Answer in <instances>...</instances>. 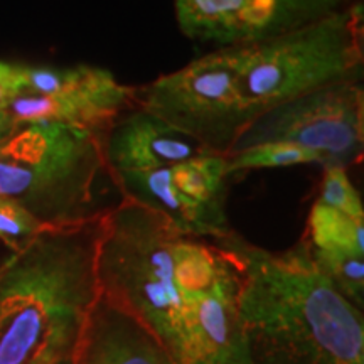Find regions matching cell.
<instances>
[{
    "mask_svg": "<svg viewBox=\"0 0 364 364\" xmlns=\"http://www.w3.org/2000/svg\"><path fill=\"white\" fill-rule=\"evenodd\" d=\"M122 199L167 218L182 233L218 240L233 231L226 209L211 208L191 199L171 181L169 167L147 172H127L110 177Z\"/></svg>",
    "mask_w": 364,
    "mask_h": 364,
    "instance_id": "cell-12",
    "label": "cell"
},
{
    "mask_svg": "<svg viewBox=\"0 0 364 364\" xmlns=\"http://www.w3.org/2000/svg\"><path fill=\"white\" fill-rule=\"evenodd\" d=\"M44 228L48 226L41 225L19 203L9 198H0V241L12 250V253L27 247Z\"/></svg>",
    "mask_w": 364,
    "mask_h": 364,
    "instance_id": "cell-17",
    "label": "cell"
},
{
    "mask_svg": "<svg viewBox=\"0 0 364 364\" xmlns=\"http://www.w3.org/2000/svg\"><path fill=\"white\" fill-rule=\"evenodd\" d=\"M9 75L17 97L6 110L19 125L54 122L100 139L118 115L136 103L134 86L120 83L107 68L11 63Z\"/></svg>",
    "mask_w": 364,
    "mask_h": 364,
    "instance_id": "cell-8",
    "label": "cell"
},
{
    "mask_svg": "<svg viewBox=\"0 0 364 364\" xmlns=\"http://www.w3.org/2000/svg\"><path fill=\"white\" fill-rule=\"evenodd\" d=\"M171 181L181 193L211 208L226 209L228 162L226 156L204 152L169 167Z\"/></svg>",
    "mask_w": 364,
    "mask_h": 364,
    "instance_id": "cell-13",
    "label": "cell"
},
{
    "mask_svg": "<svg viewBox=\"0 0 364 364\" xmlns=\"http://www.w3.org/2000/svg\"><path fill=\"white\" fill-rule=\"evenodd\" d=\"M108 176L147 172L176 166L208 152L191 136L134 105L100 136Z\"/></svg>",
    "mask_w": 364,
    "mask_h": 364,
    "instance_id": "cell-10",
    "label": "cell"
},
{
    "mask_svg": "<svg viewBox=\"0 0 364 364\" xmlns=\"http://www.w3.org/2000/svg\"><path fill=\"white\" fill-rule=\"evenodd\" d=\"M110 177L97 135L54 122L22 124L0 142V198L14 199L43 226L102 216L100 182Z\"/></svg>",
    "mask_w": 364,
    "mask_h": 364,
    "instance_id": "cell-4",
    "label": "cell"
},
{
    "mask_svg": "<svg viewBox=\"0 0 364 364\" xmlns=\"http://www.w3.org/2000/svg\"><path fill=\"white\" fill-rule=\"evenodd\" d=\"M63 364H73L71 361H66V363H63Z\"/></svg>",
    "mask_w": 364,
    "mask_h": 364,
    "instance_id": "cell-20",
    "label": "cell"
},
{
    "mask_svg": "<svg viewBox=\"0 0 364 364\" xmlns=\"http://www.w3.org/2000/svg\"><path fill=\"white\" fill-rule=\"evenodd\" d=\"M228 176L258 169H279V167L318 164L324 167V157L311 149L285 142H268L231 152L226 156Z\"/></svg>",
    "mask_w": 364,
    "mask_h": 364,
    "instance_id": "cell-15",
    "label": "cell"
},
{
    "mask_svg": "<svg viewBox=\"0 0 364 364\" xmlns=\"http://www.w3.org/2000/svg\"><path fill=\"white\" fill-rule=\"evenodd\" d=\"M17 127L19 124L9 115L7 110H0V142L11 136L17 130Z\"/></svg>",
    "mask_w": 364,
    "mask_h": 364,
    "instance_id": "cell-18",
    "label": "cell"
},
{
    "mask_svg": "<svg viewBox=\"0 0 364 364\" xmlns=\"http://www.w3.org/2000/svg\"><path fill=\"white\" fill-rule=\"evenodd\" d=\"M100 294L144 326L176 364H188L204 317L240 295L241 263L216 241L182 233L122 199L103 216Z\"/></svg>",
    "mask_w": 364,
    "mask_h": 364,
    "instance_id": "cell-1",
    "label": "cell"
},
{
    "mask_svg": "<svg viewBox=\"0 0 364 364\" xmlns=\"http://www.w3.org/2000/svg\"><path fill=\"white\" fill-rule=\"evenodd\" d=\"M317 201L353 218V220L364 221L361 196L349 179L348 171L343 167H326Z\"/></svg>",
    "mask_w": 364,
    "mask_h": 364,
    "instance_id": "cell-16",
    "label": "cell"
},
{
    "mask_svg": "<svg viewBox=\"0 0 364 364\" xmlns=\"http://www.w3.org/2000/svg\"><path fill=\"white\" fill-rule=\"evenodd\" d=\"M268 142L311 149L324 157V169L356 166L364 154L363 80L324 86L268 108L241 132L231 152Z\"/></svg>",
    "mask_w": 364,
    "mask_h": 364,
    "instance_id": "cell-7",
    "label": "cell"
},
{
    "mask_svg": "<svg viewBox=\"0 0 364 364\" xmlns=\"http://www.w3.org/2000/svg\"><path fill=\"white\" fill-rule=\"evenodd\" d=\"M14 97H16V95H14V91L9 88V86L4 85L2 81H0V110H6L7 105L12 102Z\"/></svg>",
    "mask_w": 364,
    "mask_h": 364,
    "instance_id": "cell-19",
    "label": "cell"
},
{
    "mask_svg": "<svg viewBox=\"0 0 364 364\" xmlns=\"http://www.w3.org/2000/svg\"><path fill=\"white\" fill-rule=\"evenodd\" d=\"M364 221L336 211L321 201L312 204L304 240L312 252L364 257Z\"/></svg>",
    "mask_w": 364,
    "mask_h": 364,
    "instance_id": "cell-14",
    "label": "cell"
},
{
    "mask_svg": "<svg viewBox=\"0 0 364 364\" xmlns=\"http://www.w3.org/2000/svg\"><path fill=\"white\" fill-rule=\"evenodd\" d=\"M240 65L241 46L209 49L135 88V102L208 152L228 156L252 122L240 88Z\"/></svg>",
    "mask_w": 364,
    "mask_h": 364,
    "instance_id": "cell-6",
    "label": "cell"
},
{
    "mask_svg": "<svg viewBox=\"0 0 364 364\" xmlns=\"http://www.w3.org/2000/svg\"><path fill=\"white\" fill-rule=\"evenodd\" d=\"M356 0H172L182 36L211 49L253 46L312 24Z\"/></svg>",
    "mask_w": 364,
    "mask_h": 364,
    "instance_id": "cell-9",
    "label": "cell"
},
{
    "mask_svg": "<svg viewBox=\"0 0 364 364\" xmlns=\"http://www.w3.org/2000/svg\"><path fill=\"white\" fill-rule=\"evenodd\" d=\"M73 364H176L134 317L100 294Z\"/></svg>",
    "mask_w": 364,
    "mask_h": 364,
    "instance_id": "cell-11",
    "label": "cell"
},
{
    "mask_svg": "<svg viewBox=\"0 0 364 364\" xmlns=\"http://www.w3.org/2000/svg\"><path fill=\"white\" fill-rule=\"evenodd\" d=\"M213 241L241 263L247 364H364L363 311L318 270L304 236L279 253L235 230Z\"/></svg>",
    "mask_w": 364,
    "mask_h": 364,
    "instance_id": "cell-2",
    "label": "cell"
},
{
    "mask_svg": "<svg viewBox=\"0 0 364 364\" xmlns=\"http://www.w3.org/2000/svg\"><path fill=\"white\" fill-rule=\"evenodd\" d=\"M103 216L44 228L0 265V364L71 361L100 299Z\"/></svg>",
    "mask_w": 364,
    "mask_h": 364,
    "instance_id": "cell-3",
    "label": "cell"
},
{
    "mask_svg": "<svg viewBox=\"0 0 364 364\" xmlns=\"http://www.w3.org/2000/svg\"><path fill=\"white\" fill-rule=\"evenodd\" d=\"M363 75V0L279 38L241 46L240 88L252 120L289 100Z\"/></svg>",
    "mask_w": 364,
    "mask_h": 364,
    "instance_id": "cell-5",
    "label": "cell"
}]
</instances>
